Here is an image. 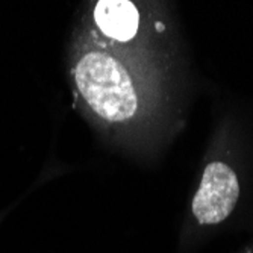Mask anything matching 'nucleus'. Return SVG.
Here are the masks:
<instances>
[{
	"mask_svg": "<svg viewBox=\"0 0 253 253\" xmlns=\"http://www.w3.org/2000/svg\"><path fill=\"white\" fill-rule=\"evenodd\" d=\"M75 82L88 108L109 123L132 119L138 94L126 65L112 53L86 50L75 64Z\"/></svg>",
	"mask_w": 253,
	"mask_h": 253,
	"instance_id": "obj_1",
	"label": "nucleus"
},
{
	"mask_svg": "<svg viewBox=\"0 0 253 253\" xmlns=\"http://www.w3.org/2000/svg\"><path fill=\"white\" fill-rule=\"evenodd\" d=\"M238 197L240 183L234 170L223 163H211L193 199V214L200 224L221 223L234 211Z\"/></svg>",
	"mask_w": 253,
	"mask_h": 253,
	"instance_id": "obj_2",
	"label": "nucleus"
},
{
	"mask_svg": "<svg viewBox=\"0 0 253 253\" xmlns=\"http://www.w3.org/2000/svg\"><path fill=\"white\" fill-rule=\"evenodd\" d=\"M94 21L105 37L126 42L138 32L140 14L127 0H100L94 8Z\"/></svg>",
	"mask_w": 253,
	"mask_h": 253,
	"instance_id": "obj_3",
	"label": "nucleus"
}]
</instances>
